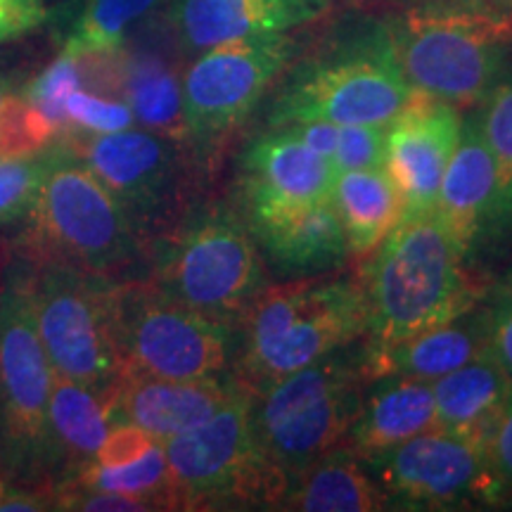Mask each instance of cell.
Segmentation results:
<instances>
[{
	"label": "cell",
	"instance_id": "obj_1",
	"mask_svg": "<svg viewBox=\"0 0 512 512\" xmlns=\"http://www.w3.org/2000/svg\"><path fill=\"white\" fill-rule=\"evenodd\" d=\"M384 17H349L304 43L268 95L266 126H389L413 100Z\"/></svg>",
	"mask_w": 512,
	"mask_h": 512
},
{
	"label": "cell",
	"instance_id": "obj_2",
	"mask_svg": "<svg viewBox=\"0 0 512 512\" xmlns=\"http://www.w3.org/2000/svg\"><path fill=\"white\" fill-rule=\"evenodd\" d=\"M368 256L361 278L368 306L363 339L368 356L446 323L486 297L437 211L403 216Z\"/></svg>",
	"mask_w": 512,
	"mask_h": 512
},
{
	"label": "cell",
	"instance_id": "obj_3",
	"mask_svg": "<svg viewBox=\"0 0 512 512\" xmlns=\"http://www.w3.org/2000/svg\"><path fill=\"white\" fill-rule=\"evenodd\" d=\"M413 93L472 110L512 55V12L494 0H401L384 17Z\"/></svg>",
	"mask_w": 512,
	"mask_h": 512
},
{
	"label": "cell",
	"instance_id": "obj_4",
	"mask_svg": "<svg viewBox=\"0 0 512 512\" xmlns=\"http://www.w3.org/2000/svg\"><path fill=\"white\" fill-rule=\"evenodd\" d=\"M368 335L361 280L299 278L268 285L235 325L230 373L249 392Z\"/></svg>",
	"mask_w": 512,
	"mask_h": 512
},
{
	"label": "cell",
	"instance_id": "obj_5",
	"mask_svg": "<svg viewBox=\"0 0 512 512\" xmlns=\"http://www.w3.org/2000/svg\"><path fill=\"white\" fill-rule=\"evenodd\" d=\"M363 339L252 392L259 446L290 477L347 441L370 382Z\"/></svg>",
	"mask_w": 512,
	"mask_h": 512
},
{
	"label": "cell",
	"instance_id": "obj_6",
	"mask_svg": "<svg viewBox=\"0 0 512 512\" xmlns=\"http://www.w3.org/2000/svg\"><path fill=\"white\" fill-rule=\"evenodd\" d=\"M152 280L202 316L240 323L268 285L259 247L230 202L190 207L155 249Z\"/></svg>",
	"mask_w": 512,
	"mask_h": 512
},
{
	"label": "cell",
	"instance_id": "obj_7",
	"mask_svg": "<svg viewBox=\"0 0 512 512\" xmlns=\"http://www.w3.org/2000/svg\"><path fill=\"white\" fill-rule=\"evenodd\" d=\"M164 453L178 510H278L290 486V475L259 446L245 387L202 425L166 439Z\"/></svg>",
	"mask_w": 512,
	"mask_h": 512
},
{
	"label": "cell",
	"instance_id": "obj_8",
	"mask_svg": "<svg viewBox=\"0 0 512 512\" xmlns=\"http://www.w3.org/2000/svg\"><path fill=\"white\" fill-rule=\"evenodd\" d=\"M27 219V247L38 264L74 266L114 280L143 254V238L121 204L60 143Z\"/></svg>",
	"mask_w": 512,
	"mask_h": 512
},
{
	"label": "cell",
	"instance_id": "obj_9",
	"mask_svg": "<svg viewBox=\"0 0 512 512\" xmlns=\"http://www.w3.org/2000/svg\"><path fill=\"white\" fill-rule=\"evenodd\" d=\"M304 38L261 34L204 50L183 74L185 150L211 166L302 53Z\"/></svg>",
	"mask_w": 512,
	"mask_h": 512
},
{
	"label": "cell",
	"instance_id": "obj_10",
	"mask_svg": "<svg viewBox=\"0 0 512 512\" xmlns=\"http://www.w3.org/2000/svg\"><path fill=\"white\" fill-rule=\"evenodd\" d=\"M114 335L121 373L166 380L230 375L235 328L188 309L155 283H117Z\"/></svg>",
	"mask_w": 512,
	"mask_h": 512
},
{
	"label": "cell",
	"instance_id": "obj_11",
	"mask_svg": "<svg viewBox=\"0 0 512 512\" xmlns=\"http://www.w3.org/2000/svg\"><path fill=\"white\" fill-rule=\"evenodd\" d=\"M53 377L36 330L29 268L10 266L0 285V451L15 475L55 467L48 425Z\"/></svg>",
	"mask_w": 512,
	"mask_h": 512
},
{
	"label": "cell",
	"instance_id": "obj_12",
	"mask_svg": "<svg viewBox=\"0 0 512 512\" xmlns=\"http://www.w3.org/2000/svg\"><path fill=\"white\" fill-rule=\"evenodd\" d=\"M34 320L50 366L69 380L105 387L124 363L114 335L117 280L64 264L29 268Z\"/></svg>",
	"mask_w": 512,
	"mask_h": 512
},
{
	"label": "cell",
	"instance_id": "obj_13",
	"mask_svg": "<svg viewBox=\"0 0 512 512\" xmlns=\"http://www.w3.org/2000/svg\"><path fill=\"white\" fill-rule=\"evenodd\" d=\"M60 145L74 152L112 192L140 238L159 228H171L190 209L183 197L192 159L176 140L133 126L112 133L74 128Z\"/></svg>",
	"mask_w": 512,
	"mask_h": 512
},
{
	"label": "cell",
	"instance_id": "obj_14",
	"mask_svg": "<svg viewBox=\"0 0 512 512\" xmlns=\"http://www.w3.org/2000/svg\"><path fill=\"white\" fill-rule=\"evenodd\" d=\"M366 460L392 510H465L503 505L489 453L463 434L427 430Z\"/></svg>",
	"mask_w": 512,
	"mask_h": 512
},
{
	"label": "cell",
	"instance_id": "obj_15",
	"mask_svg": "<svg viewBox=\"0 0 512 512\" xmlns=\"http://www.w3.org/2000/svg\"><path fill=\"white\" fill-rule=\"evenodd\" d=\"M337 169L292 126H264L242 147L235 171V200L242 221L273 219L330 200Z\"/></svg>",
	"mask_w": 512,
	"mask_h": 512
},
{
	"label": "cell",
	"instance_id": "obj_16",
	"mask_svg": "<svg viewBox=\"0 0 512 512\" xmlns=\"http://www.w3.org/2000/svg\"><path fill=\"white\" fill-rule=\"evenodd\" d=\"M460 126L458 107L418 93L387 126L384 171L399 192L401 219L437 209L441 178L456 150Z\"/></svg>",
	"mask_w": 512,
	"mask_h": 512
},
{
	"label": "cell",
	"instance_id": "obj_17",
	"mask_svg": "<svg viewBox=\"0 0 512 512\" xmlns=\"http://www.w3.org/2000/svg\"><path fill=\"white\" fill-rule=\"evenodd\" d=\"M434 211L467 268L475 264L486 245L503 240L494 159L486 150L472 112L463 114L456 150L441 178Z\"/></svg>",
	"mask_w": 512,
	"mask_h": 512
},
{
	"label": "cell",
	"instance_id": "obj_18",
	"mask_svg": "<svg viewBox=\"0 0 512 512\" xmlns=\"http://www.w3.org/2000/svg\"><path fill=\"white\" fill-rule=\"evenodd\" d=\"M332 0H174L169 29L183 55L261 34H290L316 24Z\"/></svg>",
	"mask_w": 512,
	"mask_h": 512
},
{
	"label": "cell",
	"instance_id": "obj_19",
	"mask_svg": "<svg viewBox=\"0 0 512 512\" xmlns=\"http://www.w3.org/2000/svg\"><path fill=\"white\" fill-rule=\"evenodd\" d=\"M242 384L233 373L207 380L121 373L117 382V422H131L159 441L202 425Z\"/></svg>",
	"mask_w": 512,
	"mask_h": 512
},
{
	"label": "cell",
	"instance_id": "obj_20",
	"mask_svg": "<svg viewBox=\"0 0 512 512\" xmlns=\"http://www.w3.org/2000/svg\"><path fill=\"white\" fill-rule=\"evenodd\" d=\"M247 228L268 271L283 278H318L342 268L351 256L330 200L247 221Z\"/></svg>",
	"mask_w": 512,
	"mask_h": 512
},
{
	"label": "cell",
	"instance_id": "obj_21",
	"mask_svg": "<svg viewBox=\"0 0 512 512\" xmlns=\"http://www.w3.org/2000/svg\"><path fill=\"white\" fill-rule=\"evenodd\" d=\"M437 427V408L430 380L380 375L368 382L363 406L344 446L370 458Z\"/></svg>",
	"mask_w": 512,
	"mask_h": 512
},
{
	"label": "cell",
	"instance_id": "obj_22",
	"mask_svg": "<svg viewBox=\"0 0 512 512\" xmlns=\"http://www.w3.org/2000/svg\"><path fill=\"white\" fill-rule=\"evenodd\" d=\"M484 299L460 316L401 339L380 354H366L370 380L380 375H406L432 382L484 356L489 351Z\"/></svg>",
	"mask_w": 512,
	"mask_h": 512
},
{
	"label": "cell",
	"instance_id": "obj_23",
	"mask_svg": "<svg viewBox=\"0 0 512 512\" xmlns=\"http://www.w3.org/2000/svg\"><path fill=\"white\" fill-rule=\"evenodd\" d=\"M117 382L93 387L55 373L48 401L55 467L64 465L76 475L91 463L107 432L117 425Z\"/></svg>",
	"mask_w": 512,
	"mask_h": 512
},
{
	"label": "cell",
	"instance_id": "obj_24",
	"mask_svg": "<svg viewBox=\"0 0 512 512\" xmlns=\"http://www.w3.org/2000/svg\"><path fill=\"white\" fill-rule=\"evenodd\" d=\"M437 427L463 434L489 453L498 413L512 392V380L496 358L484 356L465 363L453 373L432 380Z\"/></svg>",
	"mask_w": 512,
	"mask_h": 512
},
{
	"label": "cell",
	"instance_id": "obj_25",
	"mask_svg": "<svg viewBox=\"0 0 512 512\" xmlns=\"http://www.w3.org/2000/svg\"><path fill=\"white\" fill-rule=\"evenodd\" d=\"M278 510L292 512H380L389 498L370 475L366 460L347 446L325 453L290 477Z\"/></svg>",
	"mask_w": 512,
	"mask_h": 512
},
{
	"label": "cell",
	"instance_id": "obj_26",
	"mask_svg": "<svg viewBox=\"0 0 512 512\" xmlns=\"http://www.w3.org/2000/svg\"><path fill=\"white\" fill-rule=\"evenodd\" d=\"M351 256H368L401 219V200L384 169L339 171L330 195Z\"/></svg>",
	"mask_w": 512,
	"mask_h": 512
},
{
	"label": "cell",
	"instance_id": "obj_27",
	"mask_svg": "<svg viewBox=\"0 0 512 512\" xmlns=\"http://www.w3.org/2000/svg\"><path fill=\"white\" fill-rule=\"evenodd\" d=\"M117 74V88L138 124L185 147L183 79L174 64L159 50L140 48L121 57Z\"/></svg>",
	"mask_w": 512,
	"mask_h": 512
},
{
	"label": "cell",
	"instance_id": "obj_28",
	"mask_svg": "<svg viewBox=\"0 0 512 512\" xmlns=\"http://www.w3.org/2000/svg\"><path fill=\"white\" fill-rule=\"evenodd\" d=\"M164 0H62L57 36L62 53L83 57L124 46L128 29L152 15Z\"/></svg>",
	"mask_w": 512,
	"mask_h": 512
},
{
	"label": "cell",
	"instance_id": "obj_29",
	"mask_svg": "<svg viewBox=\"0 0 512 512\" xmlns=\"http://www.w3.org/2000/svg\"><path fill=\"white\" fill-rule=\"evenodd\" d=\"M486 150L494 159L501 207V238H512V62L486 98L472 107Z\"/></svg>",
	"mask_w": 512,
	"mask_h": 512
},
{
	"label": "cell",
	"instance_id": "obj_30",
	"mask_svg": "<svg viewBox=\"0 0 512 512\" xmlns=\"http://www.w3.org/2000/svg\"><path fill=\"white\" fill-rule=\"evenodd\" d=\"M74 484L91 486V489L114 491L140 498L150 505L152 510H174L171 503V484H169V465H166L164 441L152 446L145 456L131 460L126 465L102 467L88 463L72 477Z\"/></svg>",
	"mask_w": 512,
	"mask_h": 512
},
{
	"label": "cell",
	"instance_id": "obj_31",
	"mask_svg": "<svg viewBox=\"0 0 512 512\" xmlns=\"http://www.w3.org/2000/svg\"><path fill=\"white\" fill-rule=\"evenodd\" d=\"M55 159L57 145L27 155L0 157V223L27 219Z\"/></svg>",
	"mask_w": 512,
	"mask_h": 512
},
{
	"label": "cell",
	"instance_id": "obj_32",
	"mask_svg": "<svg viewBox=\"0 0 512 512\" xmlns=\"http://www.w3.org/2000/svg\"><path fill=\"white\" fill-rule=\"evenodd\" d=\"M83 69L76 55L62 53L41 76H36L24 91V100L41 114L43 121L57 133V140H62L72 131L67 117V98L69 93L81 88Z\"/></svg>",
	"mask_w": 512,
	"mask_h": 512
},
{
	"label": "cell",
	"instance_id": "obj_33",
	"mask_svg": "<svg viewBox=\"0 0 512 512\" xmlns=\"http://www.w3.org/2000/svg\"><path fill=\"white\" fill-rule=\"evenodd\" d=\"M384 150H387V126H337L332 162H335L337 174L339 171L384 169Z\"/></svg>",
	"mask_w": 512,
	"mask_h": 512
},
{
	"label": "cell",
	"instance_id": "obj_34",
	"mask_svg": "<svg viewBox=\"0 0 512 512\" xmlns=\"http://www.w3.org/2000/svg\"><path fill=\"white\" fill-rule=\"evenodd\" d=\"M67 117L69 124L79 131L88 133H112V131H124L131 128L133 117L131 107L124 100H110L102 98L98 93H88L83 88L69 93L67 98Z\"/></svg>",
	"mask_w": 512,
	"mask_h": 512
},
{
	"label": "cell",
	"instance_id": "obj_35",
	"mask_svg": "<svg viewBox=\"0 0 512 512\" xmlns=\"http://www.w3.org/2000/svg\"><path fill=\"white\" fill-rule=\"evenodd\" d=\"M486 339L489 354L496 358L512 380V292L496 290L486 294Z\"/></svg>",
	"mask_w": 512,
	"mask_h": 512
},
{
	"label": "cell",
	"instance_id": "obj_36",
	"mask_svg": "<svg viewBox=\"0 0 512 512\" xmlns=\"http://www.w3.org/2000/svg\"><path fill=\"white\" fill-rule=\"evenodd\" d=\"M159 439L152 437L150 432L140 430V427L131 425V422H117L110 432H107L105 441L98 448L91 463L102 467H117L126 465L131 460H138L145 456L152 446H157Z\"/></svg>",
	"mask_w": 512,
	"mask_h": 512
},
{
	"label": "cell",
	"instance_id": "obj_37",
	"mask_svg": "<svg viewBox=\"0 0 512 512\" xmlns=\"http://www.w3.org/2000/svg\"><path fill=\"white\" fill-rule=\"evenodd\" d=\"M489 463L501 489L503 503H512V392L498 413L494 434L489 441Z\"/></svg>",
	"mask_w": 512,
	"mask_h": 512
},
{
	"label": "cell",
	"instance_id": "obj_38",
	"mask_svg": "<svg viewBox=\"0 0 512 512\" xmlns=\"http://www.w3.org/2000/svg\"><path fill=\"white\" fill-rule=\"evenodd\" d=\"M43 19L46 8H36L22 0H0V43L36 29Z\"/></svg>",
	"mask_w": 512,
	"mask_h": 512
},
{
	"label": "cell",
	"instance_id": "obj_39",
	"mask_svg": "<svg viewBox=\"0 0 512 512\" xmlns=\"http://www.w3.org/2000/svg\"><path fill=\"white\" fill-rule=\"evenodd\" d=\"M283 126H292L294 133H297V136L302 138L313 152H318L320 157L332 159V155H335V143H337L335 124H325V121H294V124H283Z\"/></svg>",
	"mask_w": 512,
	"mask_h": 512
},
{
	"label": "cell",
	"instance_id": "obj_40",
	"mask_svg": "<svg viewBox=\"0 0 512 512\" xmlns=\"http://www.w3.org/2000/svg\"><path fill=\"white\" fill-rule=\"evenodd\" d=\"M55 496L48 494H29V491L17 489L0 479V512H36L53 510Z\"/></svg>",
	"mask_w": 512,
	"mask_h": 512
},
{
	"label": "cell",
	"instance_id": "obj_41",
	"mask_svg": "<svg viewBox=\"0 0 512 512\" xmlns=\"http://www.w3.org/2000/svg\"><path fill=\"white\" fill-rule=\"evenodd\" d=\"M498 290H505V292H512V266L505 271L501 285H498Z\"/></svg>",
	"mask_w": 512,
	"mask_h": 512
},
{
	"label": "cell",
	"instance_id": "obj_42",
	"mask_svg": "<svg viewBox=\"0 0 512 512\" xmlns=\"http://www.w3.org/2000/svg\"><path fill=\"white\" fill-rule=\"evenodd\" d=\"M10 100V93H8V88L3 86V83H0V110H3L5 107V102Z\"/></svg>",
	"mask_w": 512,
	"mask_h": 512
},
{
	"label": "cell",
	"instance_id": "obj_43",
	"mask_svg": "<svg viewBox=\"0 0 512 512\" xmlns=\"http://www.w3.org/2000/svg\"><path fill=\"white\" fill-rule=\"evenodd\" d=\"M494 3H498L501 5L503 10H508V12H512V0H494Z\"/></svg>",
	"mask_w": 512,
	"mask_h": 512
},
{
	"label": "cell",
	"instance_id": "obj_44",
	"mask_svg": "<svg viewBox=\"0 0 512 512\" xmlns=\"http://www.w3.org/2000/svg\"><path fill=\"white\" fill-rule=\"evenodd\" d=\"M22 3H27V5H36V8H46V5H43V0H22Z\"/></svg>",
	"mask_w": 512,
	"mask_h": 512
},
{
	"label": "cell",
	"instance_id": "obj_45",
	"mask_svg": "<svg viewBox=\"0 0 512 512\" xmlns=\"http://www.w3.org/2000/svg\"><path fill=\"white\" fill-rule=\"evenodd\" d=\"M335 3V0H332ZM342 3H351V5H363V3H370V0H342Z\"/></svg>",
	"mask_w": 512,
	"mask_h": 512
}]
</instances>
